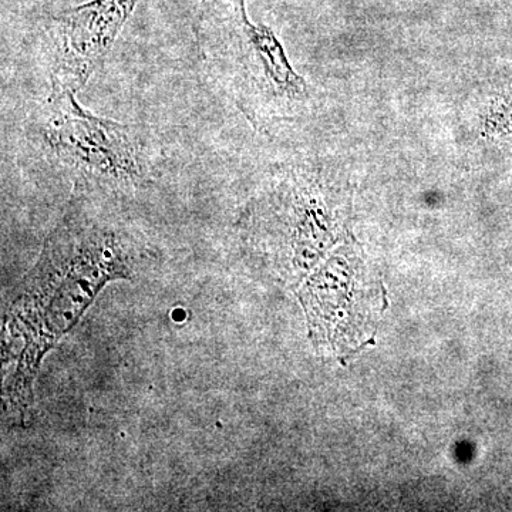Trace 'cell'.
I'll use <instances>...</instances> for the list:
<instances>
[{"instance_id": "1", "label": "cell", "mask_w": 512, "mask_h": 512, "mask_svg": "<svg viewBox=\"0 0 512 512\" xmlns=\"http://www.w3.org/2000/svg\"><path fill=\"white\" fill-rule=\"evenodd\" d=\"M197 45L211 82L258 130L295 120L311 104L308 82L274 30L252 22L245 0H207Z\"/></svg>"}, {"instance_id": "2", "label": "cell", "mask_w": 512, "mask_h": 512, "mask_svg": "<svg viewBox=\"0 0 512 512\" xmlns=\"http://www.w3.org/2000/svg\"><path fill=\"white\" fill-rule=\"evenodd\" d=\"M333 185L318 167L279 171L242 215V237L279 274L303 278L346 238Z\"/></svg>"}, {"instance_id": "3", "label": "cell", "mask_w": 512, "mask_h": 512, "mask_svg": "<svg viewBox=\"0 0 512 512\" xmlns=\"http://www.w3.org/2000/svg\"><path fill=\"white\" fill-rule=\"evenodd\" d=\"M47 147L76 178L116 195L130 194L148 181L146 153L131 126L94 116L76 92L52 86L43 120Z\"/></svg>"}, {"instance_id": "4", "label": "cell", "mask_w": 512, "mask_h": 512, "mask_svg": "<svg viewBox=\"0 0 512 512\" xmlns=\"http://www.w3.org/2000/svg\"><path fill=\"white\" fill-rule=\"evenodd\" d=\"M140 0H90L55 19L52 86L79 92L106 62Z\"/></svg>"}]
</instances>
